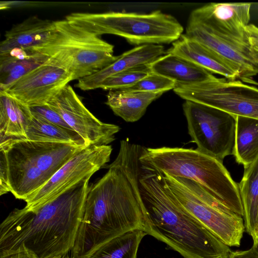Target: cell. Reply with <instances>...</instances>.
<instances>
[{"label":"cell","mask_w":258,"mask_h":258,"mask_svg":"<svg viewBox=\"0 0 258 258\" xmlns=\"http://www.w3.org/2000/svg\"><path fill=\"white\" fill-rule=\"evenodd\" d=\"M110 145H89L62 166L40 189L28 197L25 207L33 209L51 201L82 180L91 177L110 161Z\"/></svg>","instance_id":"cell-12"},{"label":"cell","mask_w":258,"mask_h":258,"mask_svg":"<svg viewBox=\"0 0 258 258\" xmlns=\"http://www.w3.org/2000/svg\"><path fill=\"white\" fill-rule=\"evenodd\" d=\"M49 57L35 48H14L0 53V91H6L23 76Z\"/></svg>","instance_id":"cell-20"},{"label":"cell","mask_w":258,"mask_h":258,"mask_svg":"<svg viewBox=\"0 0 258 258\" xmlns=\"http://www.w3.org/2000/svg\"><path fill=\"white\" fill-rule=\"evenodd\" d=\"M72 81L68 71L49 58L5 92L29 107L39 106L47 104Z\"/></svg>","instance_id":"cell-14"},{"label":"cell","mask_w":258,"mask_h":258,"mask_svg":"<svg viewBox=\"0 0 258 258\" xmlns=\"http://www.w3.org/2000/svg\"><path fill=\"white\" fill-rule=\"evenodd\" d=\"M140 161L162 173L194 180L229 210L243 217L238 185L222 161L197 149L168 147H143Z\"/></svg>","instance_id":"cell-4"},{"label":"cell","mask_w":258,"mask_h":258,"mask_svg":"<svg viewBox=\"0 0 258 258\" xmlns=\"http://www.w3.org/2000/svg\"><path fill=\"white\" fill-rule=\"evenodd\" d=\"M142 147L120 141L107 172L89 186L74 258H89L99 247L128 232L143 230L144 205L140 186Z\"/></svg>","instance_id":"cell-1"},{"label":"cell","mask_w":258,"mask_h":258,"mask_svg":"<svg viewBox=\"0 0 258 258\" xmlns=\"http://www.w3.org/2000/svg\"><path fill=\"white\" fill-rule=\"evenodd\" d=\"M257 242H258V235H257Z\"/></svg>","instance_id":"cell-36"},{"label":"cell","mask_w":258,"mask_h":258,"mask_svg":"<svg viewBox=\"0 0 258 258\" xmlns=\"http://www.w3.org/2000/svg\"><path fill=\"white\" fill-rule=\"evenodd\" d=\"M27 128L26 140L39 142L67 143L87 146L85 141L75 131L49 122L36 115Z\"/></svg>","instance_id":"cell-25"},{"label":"cell","mask_w":258,"mask_h":258,"mask_svg":"<svg viewBox=\"0 0 258 258\" xmlns=\"http://www.w3.org/2000/svg\"><path fill=\"white\" fill-rule=\"evenodd\" d=\"M90 177L33 209L12 211L0 225V258L25 247L38 258L65 256L73 249Z\"/></svg>","instance_id":"cell-2"},{"label":"cell","mask_w":258,"mask_h":258,"mask_svg":"<svg viewBox=\"0 0 258 258\" xmlns=\"http://www.w3.org/2000/svg\"><path fill=\"white\" fill-rule=\"evenodd\" d=\"M140 189L143 230L184 258H228L232 251L178 201L163 173L141 164Z\"/></svg>","instance_id":"cell-3"},{"label":"cell","mask_w":258,"mask_h":258,"mask_svg":"<svg viewBox=\"0 0 258 258\" xmlns=\"http://www.w3.org/2000/svg\"><path fill=\"white\" fill-rule=\"evenodd\" d=\"M151 72L149 64L138 66L106 78L99 88L109 91L123 90L133 86Z\"/></svg>","instance_id":"cell-27"},{"label":"cell","mask_w":258,"mask_h":258,"mask_svg":"<svg viewBox=\"0 0 258 258\" xmlns=\"http://www.w3.org/2000/svg\"><path fill=\"white\" fill-rule=\"evenodd\" d=\"M32 117L29 106L6 92L0 91V146L26 140Z\"/></svg>","instance_id":"cell-19"},{"label":"cell","mask_w":258,"mask_h":258,"mask_svg":"<svg viewBox=\"0 0 258 258\" xmlns=\"http://www.w3.org/2000/svg\"><path fill=\"white\" fill-rule=\"evenodd\" d=\"M65 19L99 36L117 35L136 46L173 43L183 31L182 26L174 17L160 10L149 13L75 12L67 16Z\"/></svg>","instance_id":"cell-6"},{"label":"cell","mask_w":258,"mask_h":258,"mask_svg":"<svg viewBox=\"0 0 258 258\" xmlns=\"http://www.w3.org/2000/svg\"><path fill=\"white\" fill-rule=\"evenodd\" d=\"M166 53L183 58L213 74H219L228 79L239 80L238 72L231 63L184 34L172 43Z\"/></svg>","instance_id":"cell-18"},{"label":"cell","mask_w":258,"mask_h":258,"mask_svg":"<svg viewBox=\"0 0 258 258\" xmlns=\"http://www.w3.org/2000/svg\"><path fill=\"white\" fill-rule=\"evenodd\" d=\"M191 142L199 151L221 161L233 155L236 116L189 100L182 105Z\"/></svg>","instance_id":"cell-10"},{"label":"cell","mask_w":258,"mask_h":258,"mask_svg":"<svg viewBox=\"0 0 258 258\" xmlns=\"http://www.w3.org/2000/svg\"><path fill=\"white\" fill-rule=\"evenodd\" d=\"M233 155L236 161L244 168L258 157V119L236 116Z\"/></svg>","instance_id":"cell-24"},{"label":"cell","mask_w":258,"mask_h":258,"mask_svg":"<svg viewBox=\"0 0 258 258\" xmlns=\"http://www.w3.org/2000/svg\"><path fill=\"white\" fill-rule=\"evenodd\" d=\"M55 31V21L31 16L6 32L0 43V53L17 48H40L48 42Z\"/></svg>","instance_id":"cell-17"},{"label":"cell","mask_w":258,"mask_h":258,"mask_svg":"<svg viewBox=\"0 0 258 258\" xmlns=\"http://www.w3.org/2000/svg\"><path fill=\"white\" fill-rule=\"evenodd\" d=\"M243 209L245 231L257 241L258 235V157L244 168L243 176L238 184Z\"/></svg>","instance_id":"cell-23"},{"label":"cell","mask_w":258,"mask_h":258,"mask_svg":"<svg viewBox=\"0 0 258 258\" xmlns=\"http://www.w3.org/2000/svg\"><path fill=\"white\" fill-rule=\"evenodd\" d=\"M152 72L161 75L175 84H192L205 81L214 75L187 60L166 53L149 64Z\"/></svg>","instance_id":"cell-21"},{"label":"cell","mask_w":258,"mask_h":258,"mask_svg":"<svg viewBox=\"0 0 258 258\" xmlns=\"http://www.w3.org/2000/svg\"><path fill=\"white\" fill-rule=\"evenodd\" d=\"M10 192L8 183V170L5 152L0 149V195Z\"/></svg>","instance_id":"cell-30"},{"label":"cell","mask_w":258,"mask_h":258,"mask_svg":"<svg viewBox=\"0 0 258 258\" xmlns=\"http://www.w3.org/2000/svg\"><path fill=\"white\" fill-rule=\"evenodd\" d=\"M175 83L161 75L151 72L133 86L123 89L135 92L163 93L174 89Z\"/></svg>","instance_id":"cell-28"},{"label":"cell","mask_w":258,"mask_h":258,"mask_svg":"<svg viewBox=\"0 0 258 258\" xmlns=\"http://www.w3.org/2000/svg\"><path fill=\"white\" fill-rule=\"evenodd\" d=\"M246 32L250 45L258 52V27L249 24L246 28Z\"/></svg>","instance_id":"cell-31"},{"label":"cell","mask_w":258,"mask_h":258,"mask_svg":"<svg viewBox=\"0 0 258 258\" xmlns=\"http://www.w3.org/2000/svg\"><path fill=\"white\" fill-rule=\"evenodd\" d=\"M179 203L223 243L240 246L245 227L243 217L229 210L199 184L162 173Z\"/></svg>","instance_id":"cell-8"},{"label":"cell","mask_w":258,"mask_h":258,"mask_svg":"<svg viewBox=\"0 0 258 258\" xmlns=\"http://www.w3.org/2000/svg\"><path fill=\"white\" fill-rule=\"evenodd\" d=\"M55 23L51 39L36 49L68 71L73 80L93 74L117 59L114 46L100 36L66 19Z\"/></svg>","instance_id":"cell-7"},{"label":"cell","mask_w":258,"mask_h":258,"mask_svg":"<svg viewBox=\"0 0 258 258\" xmlns=\"http://www.w3.org/2000/svg\"><path fill=\"white\" fill-rule=\"evenodd\" d=\"M228 258H258V254L251 247L247 250L232 251Z\"/></svg>","instance_id":"cell-33"},{"label":"cell","mask_w":258,"mask_h":258,"mask_svg":"<svg viewBox=\"0 0 258 258\" xmlns=\"http://www.w3.org/2000/svg\"><path fill=\"white\" fill-rule=\"evenodd\" d=\"M231 63L237 71L239 80L258 85L253 77L258 75V52L248 38L221 32L190 13L184 34Z\"/></svg>","instance_id":"cell-11"},{"label":"cell","mask_w":258,"mask_h":258,"mask_svg":"<svg viewBox=\"0 0 258 258\" xmlns=\"http://www.w3.org/2000/svg\"><path fill=\"white\" fill-rule=\"evenodd\" d=\"M50 258H74V257L72 256L71 257H66L65 256H53V257H50Z\"/></svg>","instance_id":"cell-35"},{"label":"cell","mask_w":258,"mask_h":258,"mask_svg":"<svg viewBox=\"0 0 258 258\" xmlns=\"http://www.w3.org/2000/svg\"><path fill=\"white\" fill-rule=\"evenodd\" d=\"M164 54V47L161 44L136 46L118 56L114 61L102 70L78 80L75 86L83 91L99 88L106 78L138 66L149 64Z\"/></svg>","instance_id":"cell-16"},{"label":"cell","mask_w":258,"mask_h":258,"mask_svg":"<svg viewBox=\"0 0 258 258\" xmlns=\"http://www.w3.org/2000/svg\"><path fill=\"white\" fill-rule=\"evenodd\" d=\"M86 147L28 140L0 146L6 156L10 192L15 198L25 201Z\"/></svg>","instance_id":"cell-5"},{"label":"cell","mask_w":258,"mask_h":258,"mask_svg":"<svg viewBox=\"0 0 258 258\" xmlns=\"http://www.w3.org/2000/svg\"><path fill=\"white\" fill-rule=\"evenodd\" d=\"M1 258H38V257L32 251L25 247H21L14 253Z\"/></svg>","instance_id":"cell-32"},{"label":"cell","mask_w":258,"mask_h":258,"mask_svg":"<svg viewBox=\"0 0 258 258\" xmlns=\"http://www.w3.org/2000/svg\"><path fill=\"white\" fill-rule=\"evenodd\" d=\"M47 104L56 111L87 145H108L115 140L120 127L97 118L84 105L71 86L67 85Z\"/></svg>","instance_id":"cell-13"},{"label":"cell","mask_w":258,"mask_h":258,"mask_svg":"<svg viewBox=\"0 0 258 258\" xmlns=\"http://www.w3.org/2000/svg\"><path fill=\"white\" fill-rule=\"evenodd\" d=\"M163 94L124 90L109 91L105 103L116 115L126 122H134L141 119L149 105Z\"/></svg>","instance_id":"cell-22"},{"label":"cell","mask_w":258,"mask_h":258,"mask_svg":"<svg viewBox=\"0 0 258 258\" xmlns=\"http://www.w3.org/2000/svg\"><path fill=\"white\" fill-rule=\"evenodd\" d=\"M252 247L253 248V249L256 252V253L258 254V242H257L255 243H253V245L252 246Z\"/></svg>","instance_id":"cell-34"},{"label":"cell","mask_w":258,"mask_h":258,"mask_svg":"<svg viewBox=\"0 0 258 258\" xmlns=\"http://www.w3.org/2000/svg\"><path fill=\"white\" fill-rule=\"evenodd\" d=\"M251 4L245 3H210L191 13L225 33L247 38L246 28L250 20Z\"/></svg>","instance_id":"cell-15"},{"label":"cell","mask_w":258,"mask_h":258,"mask_svg":"<svg viewBox=\"0 0 258 258\" xmlns=\"http://www.w3.org/2000/svg\"><path fill=\"white\" fill-rule=\"evenodd\" d=\"M174 92L185 100L209 106L235 116L258 119V88L240 80L217 78L196 84H175Z\"/></svg>","instance_id":"cell-9"},{"label":"cell","mask_w":258,"mask_h":258,"mask_svg":"<svg viewBox=\"0 0 258 258\" xmlns=\"http://www.w3.org/2000/svg\"><path fill=\"white\" fill-rule=\"evenodd\" d=\"M32 114L43 118L54 124L72 130L62 117L47 104L30 107ZM74 131V130H73Z\"/></svg>","instance_id":"cell-29"},{"label":"cell","mask_w":258,"mask_h":258,"mask_svg":"<svg viewBox=\"0 0 258 258\" xmlns=\"http://www.w3.org/2000/svg\"><path fill=\"white\" fill-rule=\"evenodd\" d=\"M146 235L141 230L125 233L102 245L89 258H136L140 242Z\"/></svg>","instance_id":"cell-26"}]
</instances>
